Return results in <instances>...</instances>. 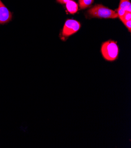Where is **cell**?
Wrapping results in <instances>:
<instances>
[{"label":"cell","mask_w":131,"mask_h":148,"mask_svg":"<svg viewBox=\"0 0 131 148\" xmlns=\"http://www.w3.org/2000/svg\"><path fill=\"white\" fill-rule=\"evenodd\" d=\"M101 52L105 59L112 62L117 58L119 54V47L116 42L109 40L103 43Z\"/></svg>","instance_id":"obj_1"},{"label":"cell","mask_w":131,"mask_h":148,"mask_svg":"<svg viewBox=\"0 0 131 148\" xmlns=\"http://www.w3.org/2000/svg\"><path fill=\"white\" fill-rule=\"evenodd\" d=\"M91 17L102 18H116L118 17L115 11L111 10L102 5H96L88 11Z\"/></svg>","instance_id":"obj_2"},{"label":"cell","mask_w":131,"mask_h":148,"mask_svg":"<svg viewBox=\"0 0 131 148\" xmlns=\"http://www.w3.org/2000/svg\"><path fill=\"white\" fill-rule=\"evenodd\" d=\"M81 27V23L73 19H68L66 21L62 32L61 39L66 38L77 33Z\"/></svg>","instance_id":"obj_3"},{"label":"cell","mask_w":131,"mask_h":148,"mask_svg":"<svg viewBox=\"0 0 131 148\" xmlns=\"http://www.w3.org/2000/svg\"><path fill=\"white\" fill-rule=\"evenodd\" d=\"M12 14L0 0V25L5 24L12 20Z\"/></svg>","instance_id":"obj_4"},{"label":"cell","mask_w":131,"mask_h":148,"mask_svg":"<svg viewBox=\"0 0 131 148\" xmlns=\"http://www.w3.org/2000/svg\"><path fill=\"white\" fill-rule=\"evenodd\" d=\"M66 7L68 11L72 14L76 13L78 9V5L77 3L72 1V0H70V1L66 3Z\"/></svg>","instance_id":"obj_5"},{"label":"cell","mask_w":131,"mask_h":148,"mask_svg":"<svg viewBox=\"0 0 131 148\" xmlns=\"http://www.w3.org/2000/svg\"><path fill=\"white\" fill-rule=\"evenodd\" d=\"M119 7L126 12H131V4L129 0H120Z\"/></svg>","instance_id":"obj_6"},{"label":"cell","mask_w":131,"mask_h":148,"mask_svg":"<svg viewBox=\"0 0 131 148\" xmlns=\"http://www.w3.org/2000/svg\"><path fill=\"white\" fill-rule=\"evenodd\" d=\"M93 2L94 0H79V7L81 9H85L90 7Z\"/></svg>","instance_id":"obj_7"},{"label":"cell","mask_w":131,"mask_h":148,"mask_svg":"<svg viewBox=\"0 0 131 148\" xmlns=\"http://www.w3.org/2000/svg\"><path fill=\"white\" fill-rule=\"evenodd\" d=\"M130 18H131V12H126L125 14H124V17L121 19V21L124 23V21L130 20Z\"/></svg>","instance_id":"obj_8"},{"label":"cell","mask_w":131,"mask_h":148,"mask_svg":"<svg viewBox=\"0 0 131 148\" xmlns=\"http://www.w3.org/2000/svg\"><path fill=\"white\" fill-rule=\"evenodd\" d=\"M126 11H125L124 10L121 8L119 7V8L117 10V14H118V16L119 17V18L121 20L122 18V17H124V14H125Z\"/></svg>","instance_id":"obj_9"},{"label":"cell","mask_w":131,"mask_h":148,"mask_svg":"<svg viewBox=\"0 0 131 148\" xmlns=\"http://www.w3.org/2000/svg\"><path fill=\"white\" fill-rule=\"evenodd\" d=\"M124 24L126 25V27L128 28V30L129 32H130V29H131V21H124Z\"/></svg>","instance_id":"obj_10"},{"label":"cell","mask_w":131,"mask_h":148,"mask_svg":"<svg viewBox=\"0 0 131 148\" xmlns=\"http://www.w3.org/2000/svg\"><path fill=\"white\" fill-rule=\"evenodd\" d=\"M56 1L61 4H66L67 2L70 1V0H56Z\"/></svg>","instance_id":"obj_11"}]
</instances>
